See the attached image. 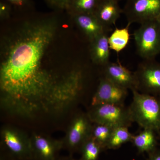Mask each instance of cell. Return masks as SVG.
I'll use <instances>...</instances> for the list:
<instances>
[{
  "mask_svg": "<svg viewBox=\"0 0 160 160\" xmlns=\"http://www.w3.org/2000/svg\"><path fill=\"white\" fill-rule=\"evenodd\" d=\"M128 95V89L101 76L97 89L92 98L91 106L103 104L125 105Z\"/></svg>",
  "mask_w": 160,
  "mask_h": 160,
  "instance_id": "7",
  "label": "cell"
},
{
  "mask_svg": "<svg viewBox=\"0 0 160 160\" xmlns=\"http://www.w3.org/2000/svg\"><path fill=\"white\" fill-rule=\"evenodd\" d=\"M70 15L90 42L109 30L100 23L93 13H79Z\"/></svg>",
  "mask_w": 160,
  "mask_h": 160,
  "instance_id": "12",
  "label": "cell"
},
{
  "mask_svg": "<svg viewBox=\"0 0 160 160\" xmlns=\"http://www.w3.org/2000/svg\"><path fill=\"white\" fill-rule=\"evenodd\" d=\"M3 139L6 147L16 156L23 159L33 158L31 141L27 139L16 130L6 129L3 131Z\"/></svg>",
  "mask_w": 160,
  "mask_h": 160,
  "instance_id": "10",
  "label": "cell"
},
{
  "mask_svg": "<svg viewBox=\"0 0 160 160\" xmlns=\"http://www.w3.org/2000/svg\"><path fill=\"white\" fill-rule=\"evenodd\" d=\"M128 25L125 28H116L109 36V43L110 49L119 52L127 46L130 39L129 27Z\"/></svg>",
  "mask_w": 160,
  "mask_h": 160,
  "instance_id": "16",
  "label": "cell"
},
{
  "mask_svg": "<svg viewBox=\"0 0 160 160\" xmlns=\"http://www.w3.org/2000/svg\"><path fill=\"white\" fill-rule=\"evenodd\" d=\"M157 134L152 129H143L138 134L133 135L131 142L137 149L138 153L146 152L148 154L157 148Z\"/></svg>",
  "mask_w": 160,
  "mask_h": 160,
  "instance_id": "15",
  "label": "cell"
},
{
  "mask_svg": "<svg viewBox=\"0 0 160 160\" xmlns=\"http://www.w3.org/2000/svg\"><path fill=\"white\" fill-rule=\"evenodd\" d=\"M123 13L129 25L156 19L160 13V0H126Z\"/></svg>",
  "mask_w": 160,
  "mask_h": 160,
  "instance_id": "6",
  "label": "cell"
},
{
  "mask_svg": "<svg viewBox=\"0 0 160 160\" xmlns=\"http://www.w3.org/2000/svg\"><path fill=\"white\" fill-rule=\"evenodd\" d=\"M108 32L97 37L90 42V55L92 62L103 67L109 62L110 47L109 43Z\"/></svg>",
  "mask_w": 160,
  "mask_h": 160,
  "instance_id": "14",
  "label": "cell"
},
{
  "mask_svg": "<svg viewBox=\"0 0 160 160\" xmlns=\"http://www.w3.org/2000/svg\"><path fill=\"white\" fill-rule=\"evenodd\" d=\"M133 135L127 127L115 128L107 144L106 149H117L129 142H131Z\"/></svg>",
  "mask_w": 160,
  "mask_h": 160,
  "instance_id": "17",
  "label": "cell"
},
{
  "mask_svg": "<svg viewBox=\"0 0 160 160\" xmlns=\"http://www.w3.org/2000/svg\"><path fill=\"white\" fill-rule=\"evenodd\" d=\"M140 25L133 33L137 52L144 60L154 59L160 53V23L154 19Z\"/></svg>",
  "mask_w": 160,
  "mask_h": 160,
  "instance_id": "3",
  "label": "cell"
},
{
  "mask_svg": "<svg viewBox=\"0 0 160 160\" xmlns=\"http://www.w3.org/2000/svg\"><path fill=\"white\" fill-rule=\"evenodd\" d=\"M54 17L23 28L8 42L1 66V86L15 103L32 104L38 99H55L58 82L44 67L46 52L55 33Z\"/></svg>",
  "mask_w": 160,
  "mask_h": 160,
  "instance_id": "1",
  "label": "cell"
},
{
  "mask_svg": "<svg viewBox=\"0 0 160 160\" xmlns=\"http://www.w3.org/2000/svg\"><path fill=\"white\" fill-rule=\"evenodd\" d=\"M117 1H118V2H119V1H121V0H117Z\"/></svg>",
  "mask_w": 160,
  "mask_h": 160,
  "instance_id": "27",
  "label": "cell"
},
{
  "mask_svg": "<svg viewBox=\"0 0 160 160\" xmlns=\"http://www.w3.org/2000/svg\"><path fill=\"white\" fill-rule=\"evenodd\" d=\"M72 160V159H70V160Z\"/></svg>",
  "mask_w": 160,
  "mask_h": 160,
  "instance_id": "26",
  "label": "cell"
},
{
  "mask_svg": "<svg viewBox=\"0 0 160 160\" xmlns=\"http://www.w3.org/2000/svg\"><path fill=\"white\" fill-rule=\"evenodd\" d=\"M49 6L58 11L66 9L71 0H45Z\"/></svg>",
  "mask_w": 160,
  "mask_h": 160,
  "instance_id": "21",
  "label": "cell"
},
{
  "mask_svg": "<svg viewBox=\"0 0 160 160\" xmlns=\"http://www.w3.org/2000/svg\"><path fill=\"white\" fill-rule=\"evenodd\" d=\"M92 123L88 114L81 113L74 118L66 138V146L70 150H80L84 142L90 137Z\"/></svg>",
  "mask_w": 160,
  "mask_h": 160,
  "instance_id": "8",
  "label": "cell"
},
{
  "mask_svg": "<svg viewBox=\"0 0 160 160\" xmlns=\"http://www.w3.org/2000/svg\"><path fill=\"white\" fill-rule=\"evenodd\" d=\"M12 6L18 9H23L28 7L30 4V0H5Z\"/></svg>",
  "mask_w": 160,
  "mask_h": 160,
  "instance_id": "23",
  "label": "cell"
},
{
  "mask_svg": "<svg viewBox=\"0 0 160 160\" xmlns=\"http://www.w3.org/2000/svg\"><path fill=\"white\" fill-rule=\"evenodd\" d=\"M148 154V158L146 160H160V149L156 148Z\"/></svg>",
  "mask_w": 160,
  "mask_h": 160,
  "instance_id": "24",
  "label": "cell"
},
{
  "mask_svg": "<svg viewBox=\"0 0 160 160\" xmlns=\"http://www.w3.org/2000/svg\"><path fill=\"white\" fill-rule=\"evenodd\" d=\"M93 123L90 136L106 150L107 144L115 128L105 124Z\"/></svg>",
  "mask_w": 160,
  "mask_h": 160,
  "instance_id": "18",
  "label": "cell"
},
{
  "mask_svg": "<svg viewBox=\"0 0 160 160\" xmlns=\"http://www.w3.org/2000/svg\"><path fill=\"white\" fill-rule=\"evenodd\" d=\"M156 20L160 23V13L158 16V17L157 18Z\"/></svg>",
  "mask_w": 160,
  "mask_h": 160,
  "instance_id": "25",
  "label": "cell"
},
{
  "mask_svg": "<svg viewBox=\"0 0 160 160\" xmlns=\"http://www.w3.org/2000/svg\"></svg>",
  "mask_w": 160,
  "mask_h": 160,
  "instance_id": "28",
  "label": "cell"
},
{
  "mask_svg": "<svg viewBox=\"0 0 160 160\" xmlns=\"http://www.w3.org/2000/svg\"><path fill=\"white\" fill-rule=\"evenodd\" d=\"M137 91L160 98V63L154 59L144 60L133 72Z\"/></svg>",
  "mask_w": 160,
  "mask_h": 160,
  "instance_id": "5",
  "label": "cell"
},
{
  "mask_svg": "<svg viewBox=\"0 0 160 160\" xmlns=\"http://www.w3.org/2000/svg\"><path fill=\"white\" fill-rule=\"evenodd\" d=\"M92 123H101L116 128H129L133 123L129 106L103 104L91 106L88 113Z\"/></svg>",
  "mask_w": 160,
  "mask_h": 160,
  "instance_id": "4",
  "label": "cell"
},
{
  "mask_svg": "<svg viewBox=\"0 0 160 160\" xmlns=\"http://www.w3.org/2000/svg\"><path fill=\"white\" fill-rule=\"evenodd\" d=\"M122 13L123 9L117 0H100L93 14L100 23L109 30Z\"/></svg>",
  "mask_w": 160,
  "mask_h": 160,
  "instance_id": "11",
  "label": "cell"
},
{
  "mask_svg": "<svg viewBox=\"0 0 160 160\" xmlns=\"http://www.w3.org/2000/svg\"><path fill=\"white\" fill-rule=\"evenodd\" d=\"M104 150L101 145L90 136L84 142L80 149L81 160H98L100 153Z\"/></svg>",
  "mask_w": 160,
  "mask_h": 160,
  "instance_id": "20",
  "label": "cell"
},
{
  "mask_svg": "<svg viewBox=\"0 0 160 160\" xmlns=\"http://www.w3.org/2000/svg\"><path fill=\"white\" fill-rule=\"evenodd\" d=\"M12 6L6 1H1L0 2V15L2 19L9 17L12 11Z\"/></svg>",
  "mask_w": 160,
  "mask_h": 160,
  "instance_id": "22",
  "label": "cell"
},
{
  "mask_svg": "<svg viewBox=\"0 0 160 160\" xmlns=\"http://www.w3.org/2000/svg\"><path fill=\"white\" fill-rule=\"evenodd\" d=\"M129 106L133 122L143 129H151L160 135V98L132 90Z\"/></svg>",
  "mask_w": 160,
  "mask_h": 160,
  "instance_id": "2",
  "label": "cell"
},
{
  "mask_svg": "<svg viewBox=\"0 0 160 160\" xmlns=\"http://www.w3.org/2000/svg\"><path fill=\"white\" fill-rule=\"evenodd\" d=\"M100 0H71L66 10L70 15L94 13Z\"/></svg>",
  "mask_w": 160,
  "mask_h": 160,
  "instance_id": "19",
  "label": "cell"
},
{
  "mask_svg": "<svg viewBox=\"0 0 160 160\" xmlns=\"http://www.w3.org/2000/svg\"><path fill=\"white\" fill-rule=\"evenodd\" d=\"M32 157L37 160H55L62 145L41 136H35L31 141Z\"/></svg>",
  "mask_w": 160,
  "mask_h": 160,
  "instance_id": "13",
  "label": "cell"
},
{
  "mask_svg": "<svg viewBox=\"0 0 160 160\" xmlns=\"http://www.w3.org/2000/svg\"><path fill=\"white\" fill-rule=\"evenodd\" d=\"M102 67V77L120 87L129 90L136 89L134 74L120 63L109 62Z\"/></svg>",
  "mask_w": 160,
  "mask_h": 160,
  "instance_id": "9",
  "label": "cell"
}]
</instances>
